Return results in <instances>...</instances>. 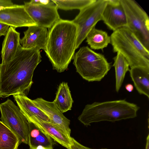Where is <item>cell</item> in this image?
Instances as JSON below:
<instances>
[{
  "instance_id": "21",
  "label": "cell",
  "mask_w": 149,
  "mask_h": 149,
  "mask_svg": "<svg viewBox=\"0 0 149 149\" xmlns=\"http://www.w3.org/2000/svg\"><path fill=\"white\" fill-rule=\"evenodd\" d=\"M116 55L113 58V65L115 69L116 91L118 92L123 82L125 74L129 71V64L124 57L120 53L117 52Z\"/></svg>"
},
{
  "instance_id": "15",
  "label": "cell",
  "mask_w": 149,
  "mask_h": 149,
  "mask_svg": "<svg viewBox=\"0 0 149 149\" xmlns=\"http://www.w3.org/2000/svg\"><path fill=\"white\" fill-rule=\"evenodd\" d=\"M15 29L10 26L4 39L1 53V64H5L10 61L21 46L20 43V33Z\"/></svg>"
},
{
  "instance_id": "9",
  "label": "cell",
  "mask_w": 149,
  "mask_h": 149,
  "mask_svg": "<svg viewBox=\"0 0 149 149\" xmlns=\"http://www.w3.org/2000/svg\"><path fill=\"white\" fill-rule=\"evenodd\" d=\"M24 8L36 25L50 29L61 19L54 2L48 5L24 2Z\"/></svg>"
},
{
  "instance_id": "7",
  "label": "cell",
  "mask_w": 149,
  "mask_h": 149,
  "mask_svg": "<svg viewBox=\"0 0 149 149\" xmlns=\"http://www.w3.org/2000/svg\"><path fill=\"white\" fill-rule=\"evenodd\" d=\"M107 2V0H95L80 10L79 14L72 21L77 28L76 49L79 48L97 22L102 20V13Z\"/></svg>"
},
{
  "instance_id": "25",
  "label": "cell",
  "mask_w": 149,
  "mask_h": 149,
  "mask_svg": "<svg viewBox=\"0 0 149 149\" xmlns=\"http://www.w3.org/2000/svg\"><path fill=\"white\" fill-rule=\"evenodd\" d=\"M29 3L32 4H41L48 5L54 3L52 0H32Z\"/></svg>"
},
{
  "instance_id": "13",
  "label": "cell",
  "mask_w": 149,
  "mask_h": 149,
  "mask_svg": "<svg viewBox=\"0 0 149 149\" xmlns=\"http://www.w3.org/2000/svg\"><path fill=\"white\" fill-rule=\"evenodd\" d=\"M24 33V36L20 40L23 48L45 51L49 35L47 28L37 25L29 26Z\"/></svg>"
},
{
  "instance_id": "14",
  "label": "cell",
  "mask_w": 149,
  "mask_h": 149,
  "mask_svg": "<svg viewBox=\"0 0 149 149\" xmlns=\"http://www.w3.org/2000/svg\"><path fill=\"white\" fill-rule=\"evenodd\" d=\"M24 115L28 120L33 123L55 141L67 149L70 148L72 142L71 137L68 136L50 122L42 120L31 115Z\"/></svg>"
},
{
  "instance_id": "30",
  "label": "cell",
  "mask_w": 149,
  "mask_h": 149,
  "mask_svg": "<svg viewBox=\"0 0 149 149\" xmlns=\"http://www.w3.org/2000/svg\"><path fill=\"white\" fill-rule=\"evenodd\" d=\"M36 149H45V148L43 146L39 145L37 147Z\"/></svg>"
},
{
  "instance_id": "23",
  "label": "cell",
  "mask_w": 149,
  "mask_h": 149,
  "mask_svg": "<svg viewBox=\"0 0 149 149\" xmlns=\"http://www.w3.org/2000/svg\"><path fill=\"white\" fill-rule=\"evenodd\" d=\"M58 9L65 10H80L94 2L95 0H52Z\"/></svg>"
},
{
  "instance_id": "12",
  "label": "cell",
  "mask_w": 149,
  "mask_h": 149,
  "mask_svg": "<svg viewBox=\"0 0 149 149\" xmlns=\"http://www.w3.org/2000/svg\"><path fill=\"white\" fill-rule=\"evenodd\" d=\"M0 22L15 28L36 25L23 5L6 7L0 10Z\"/></svg>"
},
{
  "instance_id": "31",
  "label": "cell",
  "mask_w": 149,
  "mask_h": 149,
  "mask_svg": "<svg viewBox=\"0 0 149 149\" xmlns=\"http://www.w3.org/2000/svg\"><path fill=\"white\" fill-rule=\"evenodd\" d=\"M5 7H4L3 6H0V10H2Z\"/></svg>"
},
{
  "instance_id": "10",
  "label": "cell",
  "mask_w": 149,
  "mask_h": 149,
  "mask_svg": "<svg viewBox=\"0 0 149 149\" xmlns=\"http://www.w3.org/2000/svg\"><path fill=\"white\" fill-rule=\"evenodd\" d=\"M34 104L49 118L50 122L71 137V130L69 127L70 120L58 109L54 101L50 102L42 98L32 100Z\"/></svg>"
},
{
  "instance_id": "4",
  "label": "cell",
  "mask_w": 149,
  "mask_h": 149,
  "mask_svg": "<svg viewBox=\"0 0 149 149\" xmlns=\"http://www.w3.org/2000/svg\"><path fill=\"white\" fill-rule=\"evenodd\" d=\"M110 37L113 52L122 55L131 68L136 66L149 68V50L127 27L113 31Z\"/></svg>"
},
{
  "instance_id": "24",
  "label": "cell",
  "mask_w": 149,
  "mask_h": 149,
  "mask_svg": "<svg viewBox=\"0 0 149 149\" xmlns=\"http://www.w3.org/2000/svg\"><path fill=\"white\" fill-rule=\"evenodd\" d=\"M72 143L68 149H94L91 148L83 146L72 137ZM99 149H107L102 148Z\"/></svg>"
},
{
  "instance_id": "19",
  "label": "cell",
  "mask_w": 149,
  "mask_h": 149,
  "mask_svg": "<svg viewBox=\"0 0 149 149\" xmlns=\"http://www.w3.org/2000/svg\"><path fill=\"white\" fill-rule=\"evenodd\" d=\"M53 101L62 113L71 110L73 101L67 83L60 84Z\"/></svg>"
},
{
  "instance_id": "18",
  "label": "cell",
  "mask_w": 149,
  "mask_h": 149,
  "mask_svg": "<svg viewBox=\"0 0 149 149\" xmlns=\"http://www.w3.org/2000/svg\"><path fill=\"white\" fill-rule=\"evenodd\" d=\"M13 96L18 106L24 115H31L42 120L50 122L48 117L36 106L32 100L26 96L19 94L13 95Z\"/></svg>"
},
{
  "instance_id": "26",
  "label": "cell",
  "mask_w": 149,
  "mask_h": 149,
  "mask_svg": "<svg viewBox=\"0 0 149 149\" xmlns=\"http://www.w3.org/2000/svg\"><path fill=\"white\" fill-rule=\"evenodd\" d=\"M9 26L8 25L0 22V37L2 36H6Z\"/></svg>"
},
{
  "instance_id": "22",
  "label": "cell",
  "mask_w": 149,
  "mask_h": 149,
  "mask_svg": "<svg viewBox=\"0 0 149 149\" xmlns=\"http://www.w3.org/2000/svg\"><path fill=\"white\" fill-rule=\"evenodd\" d=\"M19 144L17 136L0 120V149H17Z\"/></svg>"
},
{
  "instance_id": "5",
  "label": "cell",
  "mask_w": 149,
  "mask_h": 149,
  "mask_svg": "<svg viewBox=\"0 0 149 149\" xmlns=\"http://www.w3.org/2000/svg\"><path fill=\"white\" fill-rule=\"evenodd\" d=\"M73 64L76 71L88 82L101 81L111 68L104 56L88 46H83L74 54Z\"/></svg>"
},
{
  "instance_id": "1",
  "label": "cell",
  "mask_w": 149,
  "mask_h": 149,
  "mask_svg": "<svg viewBox=\"0 0 149 149\" xmlns=\"http://www.w3.org/2000/svg\"><path fill=\"white\" fill-rule=\"evenodd\" d=\"M41 61L40 50L21 46L14 57L0 67V97L28 94L34 71Z\"/></svg>"
},
{
  "instance_id": "32",
  "label": "cell",
  "mask_w": 149,
  "mask_h": 149,
  "mask_svg": "<svg viewBox=\"0 0 149 149\" xmlns=\"http://www.w3.org/2000/svg\"><path fill=\"white\" fill-rule=\"evenodd\" d=\"M0 65H1V64H0Z\"/></svg>"
},
{
  "instance_id": "2",
  "label": "cell",
  "mask_w": 149,
  "mask_h": 149,
  "mask_svg": "<svg viewBox=\"0 0 149 149\" xmlns=\"http://www.w3.org/2000/svg\"><path fill=\"white\" fill-rule=\"evenodd\" d=\"M77 34V26L72 21L61 19L49 29L45 52L58 72L66 70L73 59Z\"/></svg>"
},
{
  "instance_id": "3",
  "label": "cell",
  "mask_w": 149,
  "mask_h": 149,
  "mask_svg": "<svg viewBox=\"0 0 149 149\" xmlns=\"http://www.w3.org/2000/svg\"><path fill=\"white\" fill-rule=\"evenodd\" d=\"M139 108L136 104L125 99L95 102L86 105L78 119L87 127L94 123L114 122L135 118Z\"/></svg>"
},
{
  "instance_id": "17",
  "label": "cell",
  "mask_w": 149,
  "mask_h": 149,
  "mask_svg": "<svg viewBox=\"0 0 149 149\" xmlns=\"http://www.w3.org/2000/svg\"><path fill=\"white\" fill-rule=\"evenodd\" d=\"M130 75L136 90L149 98V68L136 66L131 68Z\"/></svg>"
},
{
  "instance_id": "20",
  "label": "cell",
  "mask_w": 149,
  "mask_h": 149,
  "mask_svg": "<svg viewBox=\"0 0 149 149\" xmlns=\"http://www.w3.org/2000/svg\"><path fill=\"white\" fill-rule=\"evenodd\" d=\"M86 42L91 49L102 50L111 43V37L105 31L93 27L87 35Z\"/></svg>"
},
{
  "instance_id": "29",
  "label": "cell",
  "mask_w": 149,
  "mask_h": 149,
  "mask_svg": "<svg viewBox=\"0 0 149 149\" xmlns=\"http://www.w3.org/2000/svg\"><path fill=\"white\" fill-rule=\"evenodd\" d=\"M145 149H149V141L148 140L146 141Z\"/></svg>"
},
{
  "instance_id": "8",
  "label": "cell",
  "mask_w": 149,
  "mask_h": 149,
  "mask_svg": "<svg viewBox=\"0 0 149 149\" xmlns=\"http://www.w3.org/2000/svg\"><path fill=\"white\" fill-rule=\"evenodd\" d=\"M1 121L17 136L20 144H28L29 122L18 106L8 99L0 104Z\"/></svg>"
},
{
  "instance_id": "11",
  "label": "cell",
  "mask_w": 149,
  "mask_h": 149,
  "mask_svg": "<svg viewBox=\"0 0 149 149\" xmlns=\"http://www.w3.org/2000/svg\"><path fill=\"white\" fill-rule=\"evenodd\" d=\"M102 13V20L113 31L127 26V21L124 8L120 0H107Z\"/></svg>"
},
{
  "instance_id": "16",
  "label": "cell",
  "mask_w": 149,
  "mask_h": 149,
  "mask_svg": "<svg viewBox=\"0 0 149 149\" xmlns=\"http://www.w3.org/2000/svg\"><path fill=\"white\" fill-rule=\"evenodd\" d=\"M28 145L30 149H36L39 145L45 149H53L54 143L52 139L35 124L28 120Z\"/></svg>"
},
{
  "instance_id": "6",
  "label": "cell",
  "mask_w": 149,
  "mask_h": 149,
  "mask_svg": "<svg viewBox=\"0 0 149 149\" xmlns=\"http://www.w3.org/2000/svg\"><path fill=\"white\" fill-rule=\"evenodd\" d=\"M127 18V26L149 50V18L144 10L133 0H120Z\"/></svg>"
},
{
  "instance_id": "28",
  "label": "cell",
  "mask_w": 149,
  "mask_h": 149,
  "mask_svg": "<svg viewBox=\"0 0 149 149\" xmlns=\"http://www.w3.org/2000/svg\"><path fill=\"white\" fill-rule=\"evenodd\" d=\"M126 90L129 92H131L134 90V86L133 85L130 84H128L125 86Z\"/></svg>"
},
{
  "instance_id": "27",
  "label": "cell",
  "mask_w": 149,
  "mask_h": 149,
  "mask_svg": "<svg viewBox=\"0 0 149 149\" xmlns=\"http://www.w3.org/2000/svg\"><path fill=\"white\" fill-rule=\"evenodd\" d=\"M17 5L14 4L11 0H0V6L10 7L15 6Z\"/></svg>"
}]
</instances>
